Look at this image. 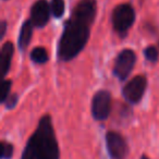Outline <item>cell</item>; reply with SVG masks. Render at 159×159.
<instances>
[{"mask_svg": "<svg viewBox=\"0 0 159 159\" xmlns=\"http://www.w3.org/2000/svg\"><path fill=\"white\" fill-rule=\"evenodd\" d=\"M107 149L112 159H124L128 154L126 142L119 133L108 132L106 135Z\"/></svg>", "mask_w": 159, "mask_h": 159, "instance_id": "7", "label": "cell"}, {"mask_svg": "<svg viewBox=\"0 0 159 159\" xmlns=\"http://www.w3.org/2000/svg\"><path fill=\"white\" fill-rule=\"evenodd\" d=\"M50 6L47 0H37L31 9V21L35 27H44L50 18Z\"/></svg>", "mask_w": 159, "mask_h": 159, "instance_id": "8", "label": "cell"}, {"mask_svg": "<svg viewBox=\"0 0 159 159\" xmlns=\"http://www.w3.org/2000/svg\"><path fill=\"white\" fill-rule=\"evenodd\" d=\"M111 110V95L108 91L97 92L93 97L92 102V113L95 120L102 121L108 118Z\"/></svg>", "mask_w": 159, "mask_h": 159, "instance_id": "4", "label": "cell"}, {"mask_svg": "<svg viewBox=\"0 0 159 159\" xmlns=\"http://www.w3.org/2000/svg\"><path fill=\"white\" fill-rule=\"evenodd\" d=\"M13 52H14V46L10 42L6 43L2 46V48H1V72H2L3 76H6L10 70Z\"/></svg>", "mask_w": 159, "mask_h": 159, "instance_id": "9", "label": "cell"}, {"mask_svg": "<svg viewBox=\"0 0 159 159\" xmlns=\"http://www.w3.org/2000/svg\"><path fill=\"white\" fill-rule=\"evenodd\" d=\"M31 59L33 62L38 64H44L48 61V53L47 50L43 47H36L32 50Z\"/></svg>", "mask_w": 159, "mask_h": 159, "instance_id": "11", "label": "cell"}, {"mask_svg": "<svg viewBox=\"0 0 159 159\" xmlns=\"http://www.w3.org/2000/svg\"><path fill=\"white\" fill-rule=\"evenodd\" d=\"M33 23L31 20H27L23 23L22 27H21L20 35H19V48L21 50H25L29 46L30 42H31L32 34H33Z\"/></svg>", "mask_w": 159, "mask_h": 159, "instance_id": "10", "label": "cell"}, {"mask_svg": "<svg viewBox=\"0 0 159 159\" xmlns=\"http://www.w3.org/2000/svg\"><path fill=\"white\" fill-rule=\"evenodd\" d=\"M10 89H11V81L10 80L3 81L2 85H1V97H0L1 102H5L10 96Z\"/></svg>", "mask_w": 159, "mask_h": 159, "instance_id": "15", "label": "cell"}, {"mask_svg": "<svg viewBox=\"0 0 159 159\" xmlns=\"http://www.w3.org/2000/svg\"><path fill=\"white\" fill-rule=\"evenodd\" d=\"M135 60H136V56L133 50L131 49L122 50L117 57L115 68H113V73L121 81L125 80L134 68Z\"/></svg>", "mask_w": 159, "mask_h": 159, "instance_id": "5", "label": "cell"}, {"mask_svg": "<svg viewBox=\"0 0 159 159\" xmlns=\"http://www.w3.org/2000/svg\"><path fill=\"white\" fill-rule=\"evenodd\" d=\"M16 102H18V96L16 95V94H13V95H10L9 97L7 98V100L5 102L6 106H7L8 109H12L16 107Z\"/></svg>", "mask_w": 159, "mask_h": 159, "instance_id": "16", "label": "cell"}, {"mask_svg": "<svg viewBox=\"0 0 159 159\" xmlns=\"http://www.w3.org/2000/svg\"><path fill=\"white\" fill-rule=\"evenodd\" d=\"M0 27H1V32H0V38L2 39L3 36H5V34H6V31H7V22H6V21H1V25H0Z\"/></svg>", "mask_w": 159, "mask_h": 159, "instance_id": "17", "label": "cell"}, {"mask_svg": "<svg viewBox=\"0 0 159 159\" xmlns=\"http://www.w3.org/2000/svg\"><path fill=\"white\" fill-rule=\"evenodd\" d=\"M135 21V11L130 3L117 6L112 12L113 29L120 35H125Z\"/></svg>", "mask_w": 159, "mask_h": 159, "instance_id": "3", "label": "cell"}, {"mask_svg": "<svg viewBox=\"0 0 159 159\" xmlns=\"http://www.w3.org/2000/svg\"><path fill=\"white\" fill-rule=\"evenodd\" d=\"M97 12L96 0H80L70 19L66 21L63 32L58 44V58L70 61L86 46Z\"/></svg>", "mask_w": 159, "mask_h": 159, "instance_id": "1", "label": "cell"}, {"mask_svg": "<svg viewBox=\"0 0 159 159\" xmlns=\"http://www.w3.org/2000/svg\"><path fill=\"white\" fill-rule=\"evenodd\" d=\"M60 152L51 118L43 116L37 129L30 137L22 159H59Z\"/></svg>", "mask_w": 159, "mask_h": 159, "instance_id": "2", "label": "cell"}, {"mask_svg": "<svg viewBox=\"0 0 159 159\" xmlns=\"http://www.w3.org/2000/svg\"><path fill=\"white\" fill-rule=\"evenodd\" d=\"M144 56L145 58L150 62H156L158 61V57H159V52L158 49L155 46H149L144 50Z\"/></svg>", "mask_w": 159, "mask_h": 159, "instance_id": "13", "label": "cell"}, {"mask_svg": "<svg viewBox=\"0 0 159 159\" xmlns=\"http://www.w3.org/2000/svg\"><path fill=\"white\" fill-rule=\"evenodd\" d=\"M141 159H149V158H148V157H146V156H144V155H143V156L141 157Z\"/></svg>", "mask_w": 159, "mask_h": 159, "instance_id": "18", "label": "cell"}, {"mask_svg": "<svg viewBox=\"0 0 159 159\" xmlns=\"http://www.w3.org/2000/svg\"><path fill=\"white\" fill-rule=\"evenodd\" d=\"M147 86V80L143 75L133 77L130 82L124 86L123 96L130 104H137L141 102Z\"/></svg>", "mask_w": 159, "mask_h": 159, "instance_id": "6", "label": "cell"}, {"mask_svg": "<svg viewBox=\"0 0 159 159\" xmlns=\"http://www.w3.org/2000/svg\"><path fill=\"white\" fill-rule=\"evenodd\" d=\"M13 155V146L12 144L3 141L1 143V159H11Z\"/></svg>", "mask_w": 159, "mask_h": 159, "instance_id": "14", "label": "cell"}, {"mask_svg": "<svg viewBox=\"0 0 159 159\" xmlns=\"http://www.w3.org/2000/svg\"><path fill=\"white\" fill-rule=\"evenodd\" d=\"M50 9L51 13L55 18H61L64 13V9H66L64 0H51Z\"/></svg>", "mask_w": 159, "mask_h": 159, "instance_id": "12", "label": "cell"}]
</instances>
